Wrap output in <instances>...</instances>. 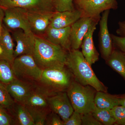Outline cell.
Returning <instances> with one entry per match:
<instances>
[{"instance_id": "1", "label": "cell", "mask_w": 125, "mask_h": 125, "mask_svg": "<svg viewBox=\"0 0 125 125\" xmlns=\"http://www.w3.org/2000/svg\"><path fill=\"white\" fill-rule=\"evenodd\" d=\"M65 65L73 74L75 80L83 85L92 86L97 91L107 92V87L98 79L79 49L68 52Z\"/></svg>"}, {"instance_id": "2", "label": "cell", "mask_w": 125, "mask_h": 125, "mask_svg": "<svg viewBox=\"0 0 125 125\" xmlns=\"http://www.w3.org/2000/svg\"><path fill=\"white\" fill-rule=\"evenodd\" d=\"M34 40L33 56L41 69L65 65L68 51L37 35Z\"/></svg>"}, {"instance_id": "3", "label": "cell", "mask_w": 125, "mask_h": 125, "mask_svg": "<svg viewBox=\"0 0 125 125\" xmlns=\"http://www.w3.org/2000/svg\"><path fill=\"white\" fill-rule=\"evenodd\" d=\"M95 89L89 85H83L75 80L66 91L74 111L83 114L92 113L96 107Z\"/></svg>"}, {"instance_id": "4", "label": "cell", "mask_w": 125, "mask_h": 125, "mask_svg": "<svg viewBox=\"0 0 125 125\" xmlns=\"http://www.w3.org/2000/svg\"><path fill=\"white\" fill-rule=\"evenodd\" d=\"M75 80L73 74L66 66H60L43 69L40 81L55 93L66 92Z\"/></svg>"}, {"instance_id": "5", "label": "cell", "mask_w": 125, "mask_h": 125, "mask_svg": "<svg viewBox=\"0 0 125 125\" xmlns=\"http://www.w3.org/2000/svg\"><path fill=\"white\" fill-rule=\"evenodd\" d=\"M11 65L16 78L40 80L43 70L37 64L33 56L24 55L17 57L14 59Z\"/></svg>"}, {"instance_id": "6", "label": "cell", "mask_w": 125, "mask_h": 125, "mask_svg": "<svg viewBox=\"0 0 125 125\" xmlns=\"http://www.w3.org/2000/svg\"><path fill=\"white\" fill-rule=\"evenodd\" d=\"M4 10L3 24L9 30L21 29L29 34H34L30 25L26 10L14 7L4 9Z\"/></svg>"}, {"instance_id": "7", "label": "cell", "mask_w": 125, "mask_h": 125, "mask_svg": "<svg viewBox=\"0 0 125 125\" xmlns=\"http://www.w3.org/2000/svg\"><path fill=\"white\" fill-rule=\"evenodd\" d=\"M0 6L4 8L17 7L28 12H55L54 0H1Z\"/></svg>"}, {"instance_id": "8", "label": "cell", "mask_w": 125, "mask_h": 125, "mask_svg": "<svg viewBox=\"0 0 125 125\" xmlns=\"http://www.w3.org/2000/svg\"><path fill=\"white\" fill-rule=\"evenodd\" d=\"M76 9L83 13V17H94L107 10H116V0H88L75 1Z\"/></svg>"}, {"instance_id": "9", "label": "cell", "mask_w": 125, "mask_h": 125, "mask_svg": "<svg viewBox=\"0 0 125 125\" xmlns=\"http://www.w3.org/2000/svg\"><path fill=\"white\" fill-rule=\"evenodd\" d=\"M48 105L52 111L60 117L63 121L67 120L74 109L66 92L54 94L47 98Z\"/></svg>"}, {"instance_id": "10", "label": "cell", "mask_w": 125, "mask_h": 125, "mask_svg": "<svg viewBox=\"0 0 125 125\" xmlns=\"http://www.w3.org/2000/svg\"><path fill=\"white\" fill-rule=\"evenodd\" d=\"M109 10H107L104 11L99 20V50L102 57L105 61L111 54L114 47L111 34L109 33L108 28Z\"/></svg>"}, {"instance_id": "11", "label": "cell", "mask_w": 125, "mask_h": 125, "mask_svg": "<svg viewBox=\"0 0 125 125\" xmlns=\"http://www.w3.org/2000/svg\"><path fill=\"white\" fill-rule=\"evenodd\" d=\"M13 31V37L16 43V46L14 51V58L22 55L33 56L35 43V35L26 33L21 29H15Z\"/></svg>"}, {"instance_id": "12", "label": "cell", "mask_w": 125, "mask_h": 125, "mask_svg": "<svg viewBox=\"0 0 125 125\" xmlns=\"http://www.w3.org/2000/svg\"><path fill=\"white\" fill-rule=\"evenodd\" d=\"M100 16L82 17L71 26L70 40L71 49H79L84 37L94 21Z\"/></svg>"}, {"instance_id": "13", "label": "cell", "mask_w": 125, "mask_h": 125, "mask_svg": "<svg viewBox=\"0 0 125 125\" xmlns=\"http://www.w3.org/2000/svg\"><path fill=\"white\" fill-rule=\"evenodd\" d=\"M101 18V16L98 17L94 21L84 37L81 46L82 54L91 66L99 60V53L94 44L93 35Z\"/></svg>"}, {"instance_id": "14", "label": "cell", "mask_w": 125, "mask_h": 125, "mask_svg": "<svg viewBox=\"0 0 125 125\" xmlns=\"http://www.w3.org/2000/svg\"><path fill=\"white\" fill-rule=\"evenodd\" d=\"M71 27L55 29L48 27L45 33V39L54 45L60 46L67 51L71 50Z\"/></svg>"}, {"instance_id": "15", "label": "cell", "mask_w": 125, "mask_h": 125, "mask_svg": "<svg viewBox=\"0 0 125 125\" xmlns=\"http://www.w3.org/2000/svg\"><path fill=\"white\" fill-rule=\"evenodd\" d=\"M82 17V11L77 9L72 11H55L51 19L49 26L55 29L71 27Z\"/></svg>"}, {"instance_id": "16", "label": "cell", "mask_w": 125, "mask_h": 125, "mask_svg": "<svg viewBox=\"0 0 125 125\" xmlns=\"http://www.w3.org/2000/svg\"><path fill=\"white\" fill-rule=\"evenodd\" d=\"M55 12L28 11L27 15L30 25L34 35H36V34H42L45 33Z\"/></svg>"}, {"instance_id": "17", "label": "cell", "mask_w": 125, "mask_h": 125, "mask_svg": "<svg viewBox=\"0 0 125 125\" xmlns=\"http://www.w3.org/2000/svg\"><path fill=\"white\" fill-rule=\"evenodd\" d=\"M6 86L9 93L13 99L22 105L24 104L32 92L29 85L16 78L6 84Z\"/></svg>"}, {"instance_id": "18", "label": "cell", "mask_w": 125, "mask_h": 125, "mask_svg": "<svg viewBox=\"0 0 125 125\" xmlns=\"http://www.w3.org/2000/svg\"><path fill=\"white\" fill-rule=\"evenodd\" d=\"M0 45L3 50V53L0 57L8 61L12 65L14 59L13 41L10 30L3 23L0 37Z\"/></svg>"}, {"instance_id": "19", "label": "cell", "mask_w": 125, "mask_h": 125, "mask_svg": "<svg viewBox=\"0 0 125 125\" xmlns=\"http://www.w3.org/2000/svg\"><path fill=\"white\" fill-rule=\"evenodd\" d=\"M106 63L112 69L120 75L125 80V54L116 48H113L111 54Z\"/></svg>"}, {"instance_id": "20", "label": "cell", "mask_w": 125, "mask_h": 125, "mask_svg": "<svg viewBox=\"0 0 125 125\" xmlns=\"http://www.w3.org/2000/svg\"><path fill=\"white\" fill-rule=\"evenodd\" d=\"M96 107L112 109L119 105L118 95H112L107 92L97 91L94 98Z\"/></svg>"}, {"instance_id": "21", "label": "cell", "mask_w": 125, "mask_h": 125, "mask_svg": "<svg viewBox=\"0 0 125 125\" xmlns=\"http://www.w3.org/2000/svg\"><path fill=\"white\" fill-rule=\"evenodd\" d=\"M16 78L11 63L0 57V82L6 85Z\"/></svg>"}, {"instance_id": "22", "label": "cell", "mask_w": 125, "mask_h": 125, "mask_svg": "<svg viewBox=\"0 0 125 125\" xmlns=\"http://www.w3.org/2000/svg\"><path fill=\"white\" fill-rule=\"evenodd\" d=\"M111 109L98 108L96 106L92 114L102 125H116V122L112 114Z\"/></svg>"}, {"instance_id": "23", "label": "cell", "mask_w": 125, "mask_h": 125, "mask_svg": "<svg viewBox=\"0 0 125 125\" xmlns=\"http://www.w3.org/2000/svg\"><path fill=\"white\" fill-rule=\"evenodd\" d=\"M25 106L42 108L48 105L47 98L44 95L39 93L32 92L29 96L24 104Z\"/></svg>"}, {"instance_id": "24", "label": "cell", "mask_w": 125, "mask_h": 125, "mask_svg": "<svg viewBox=\"0 0 125 125\" xmlns=\"http://www.w3.org/2000/svg\"><path fill=\"white\" fill-rule=\"evenodd\" d=\"M18 122L21 125H34L32 117L25 105H18L16 109Z\"/></svg>"}, {"instance_id": "25", "label": "cell", "mask_w": 125, "mask_h": 125, "mask_svg": "<svg viewBox=\"0 0 125 125\" xmlns=\"http://www.w3.org/2000/svg\"><path fill=\"white\" fill-rule=\"evenodd\" d=\"M14 104L13 99L9 93L6 84L0 82V106L5 109H10Z\"/></svg>"}, {"instance_id": "26", "label": "cell", "mask_w": 125, "mask_h": 125, "mask_svg": "<svg viewBox=\"0 0 125 125\" xmlns=\"http://www.w3.org/2000/svg\"><path fill=\"white\" fill-rule=\"evenodd\" d=\"M25 106L32 117L34 125H45L47 118V114L45 112L40 110L39 108L27 106Z\"/></svg>"}, {"instance_id": "27", "label": "cell", "mask_w": 125, "mask_h": 125, "mask_svg": "<svg viewBox=\"0 0 125 125\" xmlns=\"http://www.w3.org/2000/svg\"><path fill=\"white\" fill-rule=\"evenodd\" d=\"M56 11H72L75 9L73 0H54Z\"/></svg>"}, {"instance_id": "28", "label": "cell", "mask_w": 125, "mask_h": 125, "mask_svg": "<svg viewBox=\"0 0 125 125\" xmlns=\"http://www.w3.org/2000/svg\"><path fill=\"white\" fill-rule=\"evenodd\" d=\"M111 110L116 125H125V107L121 105H118Z\"/></svg>"}, {"instance_id": "29", "label": "cell", "mask_w": 125, "mask_h": 125, "mask_svg": "<svg viewBox=\"0 0 125 125\" xmlns=\"http://www.w3.org/2000/svg\"><path fill=\"white\" fill-rule=\"evenodd\" d=\"M82 125V114L76 111H74L69 118L64 122V125Z\"/></svg>"}, {"instance_id": "30", "label": "cell", "mask_w": 125, "mask_h": 125, "mask_svg": "<svg viewBox=\"0 0 125 125\" xmlns=\"http://www.w3.org/2000/svg\"><path fill=\"white\" fill-rule=\"evenodd\" d=\"M113 46L125 54V37L111 34Z\"/></svg>"}, {"instance_id": "31", "label": "cell", "mask_w": 125, "mask_h": 125, "mask_svg": "<svg viewBox=\"0 0 125 125\" xmlns=\"http://www.w3.org/2000/svg\"><path fill=\"white\" fill-rule=\"evenodd\" d=\"M82 125H103L92 114V113L82 114Z\"/></svg>"}, {"instance_id": "32", "label": "cell", "mask_w": 125, "mask_h": 125, "mask_svg": "<svg viewBox=\"0 0 125 125\" xmlns=\"http://www.w3.org/2000/svg\"><path fill=\"white\" fill-rule=\"evenodd\" d=\"M12 117L4 108L0 106V125H10L13 123Z\"/></svg>"}, {"instance_id": "33", "label": "cell", "mask_w": 125, "mask_h": 125, "mask_svg": "<svg viewBox=\"0 0 125 125\" xmlns=\"http://www.w3.org/2000/svg\"><path fill=\"white\" fill-rule=\"evenodd\" d=\"M48 125H64V121L60 117L53 112L51 115L50 118L48 121Z\"/></svg>"}, {"instance_id": "34", "label": "cell", "mask_w": 125, "mask_h": 125, "mask_svg": "<svg viewBox=\"0 0 125 125\" xmlns=\"http://www.w3.org/2000/svg\"><path fill=\"white\" fill-rule=\"evenodd\" d=\"M118 28L117 30L116 33L122 37H125V21H120L118 23Z\"/></svg>"}, {"instance_id": "35", "label": "cell", "mask_w": 125, "mask_h": 125, "mask_svg": "<svg viewBox=\"0 0 125 125\" xmlns=\"http://www.w3.org/2000/svg\"><path fill=\"white\" fill-rule=\"evenodd\" d=\"M119 105H121L125 107V94L122 95H118Z\"/></svg>"}, {"instance_id": "36", "label": "cell", "mask_w": 125, "mask_h": 125, "mask_svg": "<svg viewBox=\"0 0 125 125\" xmlns=\"http://www.w3.org/2000/svg\"><path fill=\"white\" fill-rule=\"evenodd\" d=\"M4 16V9L0 6V25H2L3 24Z\"/></svg>"}, {"instance_id": "37", "label": "cell", "mask_w": 125, "mask_h": 125, "mask_svg": "<svg viewBox=\"0 0 125 125\" xmlns=\"http://www.w3.org/2000/svg\"><path fill=\"white\" fill-rule=\"evenodd\" d=\"M3 53V50L0 45V56H1Z\"/></svg>"}, {"instance_id": "38", "label": "cell", "mask_w": 125, "mask_h": 125, "mask_svg": "<svg viewBox=\"0 0 125 125\" xmlns=\"http://www.w3.org/2000/svg\"><path fill=\"white\" fill-rule=\"evenodd\" d=\"M2 24L0 25V37L1 34V30H2Z\"/></svg>"}, {"instance_id": "39", "label": "cell", "mask_w": 125, "mask_h": 125, "mask_svg": "<svg viewBox=\"0 0 125 125\" xmlns=\"http://www.w3.org/2000/svg\"><path fill=\"white\" fill-rule=\"evenodd\" d=\"M88 0H75V1H80Z\"/></svg>"}, {"instance_id": "40", "label": "cell", "mask_w": 125, "mask_h": 125, "mask_svg": "<svg viewBox=\"0 0 125 125\" xmlns=\"http://www.w3.org/2000/svg\"><path fill=\"white\" fill-rule=\"evenodd\" d=\"M1 0H0V2Z\"/></svg>"}]
</instances>
